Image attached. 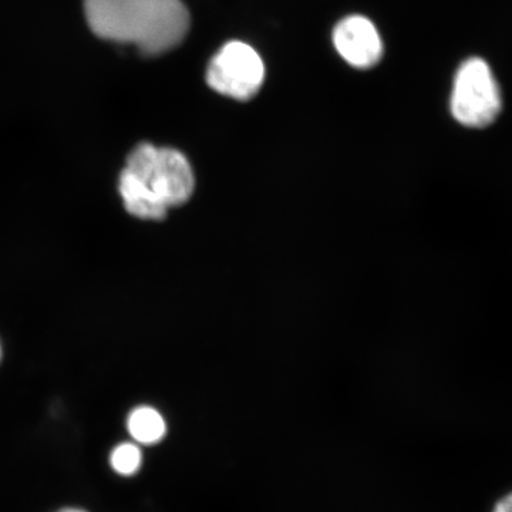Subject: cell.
<instances>
[{"mask_svg": "<svg viewBox=\"0 0 512 512\" xmlns=\"http://www.w3.org/2000/svg\"><path fill=\"white\" fill-rule=\"evenodd\" d=\"M90 29L101 39L160 55L183 42L190 13L181 0H84Z\"/></svg>", "mask_w": 512, "mask_h": 512, "instance_id": "6da1fadb", "label": "cell"}, {"mask_svg": "<svg viewBox=\"0 0 512 512\" xmlns=\"http://www.w3.org/2000/svg\"><path fill=\"white\" fill-rule=\"evenodd\" d=\"M450 107L454 119L466 127H487L500 116V86L483 59L474 57L461 64L454 79Z\"/></svg>", "mask_w": 512, "mask_h": 512, "instance_id": "7a4b0ae2", "label": "cell"}, {"mask_svg": "<svg viewBox=\"0 0 512 512\" xmlns=\"http://www.w3.org/2000/svg\"><path fill=\"white\" fill-rule=\"evenodd\" d=\"M264 79V62L247 43H227L208 66L207 82L211 89L235 100L252 99Z\"/></svg>", "mask_w": 512, "mask_h": 512, "instance_id": "3957f363", "label": "cell"}, {"mask_svg": "<svg viewBox=\"0 0 512 512\" xmlns=\"http://www.w3.org/2000/svg\"><path fill=\"white\" fill-rule=\"evenodd\" d=\"M147 185L167 208L178 207L190 200L194 192V171L180 151L158 148L156 165Z\"/></svg>", "mask_w": 512, "mask_h": 512, "instance_id": "277c9868", "label": "cell"}, {"mask_svg": "<svg viewBox=\"0 0 512 512\" xmlns=\"http://www.w3.org/2000/svg\"><path fill=\"white\" fill-rule=\"evenodd\" d=\"M333 42L339 55L352 66L369 69L379 62L383 53L379 32L369 19L349 16L336 26Z\"/></svg>", "mask_w": 512, "mask_h": 512, "instance_id": "5b68a950", "label": "cell"}, {"mask_svg": "<svg viewBox=\"0 0 512 512\" xmlns=\"http://www.w3.org/2000/svg\"><path fill=\"white\" fill-rule=\"evenodd\" d=\"M119 188L124 207L134 217L160 221L167 215V205L157 197L156 192L126 170L120 175Z\"/></svg>", "mask_w": 512, "mask_h": 512, "instance_id": "8992f818", "label": "cell"}, {"mask_svg": "<svg viewBox=\"0 0 512 512\" xmlns=\"http://www.w3.org/2000/svg\"><path fill=\"white\" fill-rule=\"evenodd\" d=\"M127 430L136 443L153 446L164 439L167 434V424L156 409L141 406L134 409L128 416Z\"/></svg>", "mask_w": 512, "mask_h": 512, "instance_id": "52a82bcc", "label": "cell"}, {"mask_svg": "<svg viewBox=\"0 0 512 512\" xmlns=\"http://www.w3.org/2000/svg\"><path fill=\"white\" fill-rule=\"evenodd\" d=\"M143 464V453L136 443H121L110 454V466L124 477L134 476Z\"/></svg>", "mask_w": 512, "mask_h": 512, "instance_id": "ba28073f", "label": "cell"}, {"mask_svg": "<svg viewBox=\"0 0 512 512\" xmlns=\"http://www.w3.org/2000/svg\"><path fill=\"white\" fill-rule=\"evenodd\" d=\"M491 512H512V491L503 495L497 503L494 504Z\"/></svg>", "mask_w": 512, "mask_h": 512, "instance_id": "9c48e42d", "label": "cell"}, {"mask_svg": "<svg viewBox=\"0 0 512 512\" xmlns=\"http://www.w3.org/2000/svg\"><path fill=\"white\" fill-rule=\"evenodd\" d=\"M57 512H86L83 510H77V508H64V510H60Z\"/></svg>", "mask_w": 512, "mask_h": 512, "instance_id": "30bf717a", "label": "cell"}, {"mask_svg": "<svg viewBox=\"0 0 512 512\" xmlns=\"http://www.w3.org/2000/svg\"><path fill=\"white\" fill-rule=\"evenodd\" d=\"M0 359H2V348H0Z\"/></svg>", "mask_w": 512, "mask_h": 512, "instance_id": "8fae6325", "label": "cell"}]
</instances>
